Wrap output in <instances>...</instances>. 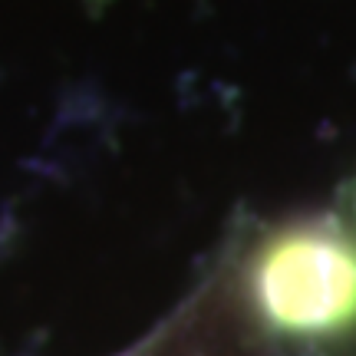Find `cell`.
<instances>
[{
  "mask_svg": "<svg viewBox=\"0 0 356 356\" xmlns=\"http://www.w3.org/2000/svg\"><path fill=\"white\" fill-rule=\"evenodd\" d=\"M225 291L251 327L333 340L356 330V175L323 208L261 225L231 251Z\"/></svg>",
  "mask_w": 356,
  "mask_h": 356,
  "instance_id": "obj_1",
  "label": "cell"
},
{
  "mask_svg": "<svg viewBox=\"0 0 356 356\" xmlns=\"http://www.w3.org/2000/svg\"><path fill=\"white\" fill-rule=\"evenodd\" d=\"M221 300L202 297V304H191L188 314L175 320V327L162 330L142 353L129 356H251L238 337V327L231 323V304H225L228 317L221 320Z\"/></svg>",
  "mask_w": 356,
  "mask_h": 356,
  "instance_id": "obj_2",
  "label": "cell"
}]
</instances>
